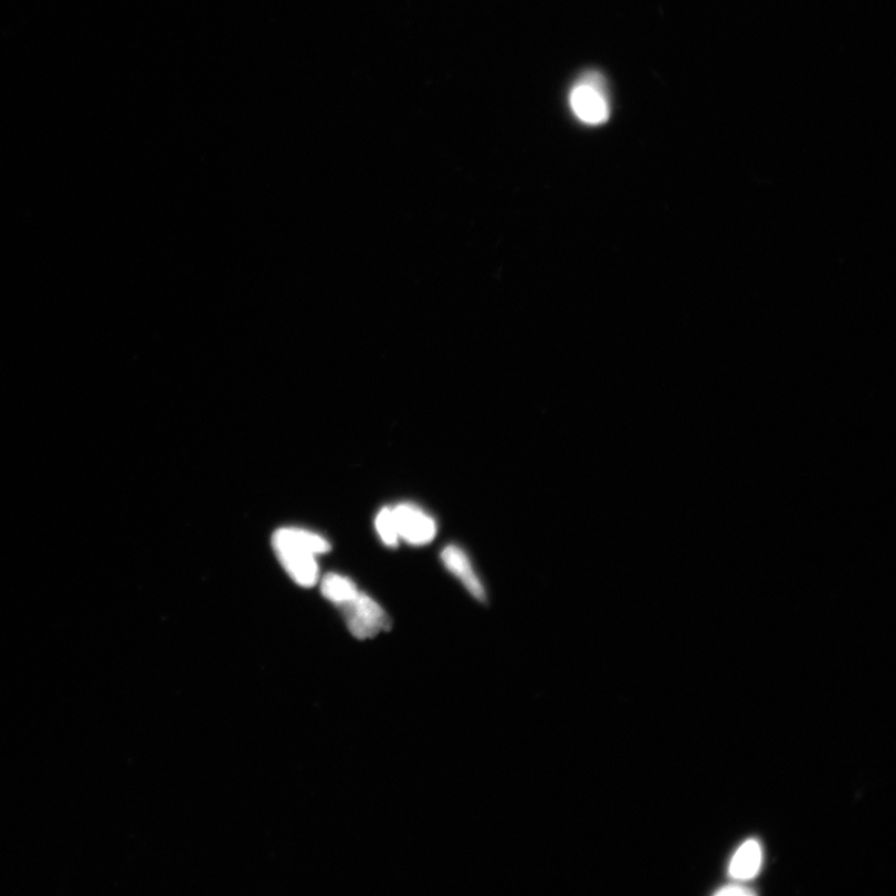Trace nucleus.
<instances>
[{
	"label": "nucleus",
	"mask_w": 896,
	"mask_h": 896,
	"mask_svg": "<svg viewBox=\"0 0 896 896\" xmlns=\"http://www.w3.org/2000/svg\"><path fill=\"white\" fill-rule=\"evenodd\" d=\"M570 107L580 122L588 125L604 124L610 106L605 81L598 73H587L573 87L569 97Z\"/></svg>",
	"instance_id": "f03ea898"
},
{
	"label": "nucleus",
	"mask_w": 896,
	"mask_h": 896,
	"mask_svg": "<svg viewBox=\"0 0 896 896\" xmlns=\"http://www.w3.org/2000/svg\"><path fill=\"white\" fill-rule=\"evenodd\" d=\"M272 545L295 583L302 587L318 583L319 567L315 556L328 554L330 544L327 539L309 530L283 528L275 531Z\"/></svg>",
	"instance_id": "f257e3e1"
},
{
	"label": "nucleus",
	"mask_w": 896,
	"mask_h": 896,
	"mask_svg": "<svg viewBox=\"0 0 896 896\" xmlns=\"http://www.w3.org/2000/svg\"><path fill=\"white\" fill-rule=\"evenodd\" d=\"M442 562L452 575H455L468 590L472 597L485 602L486 592L484 584L481 583L478 576L475 573L474 568L470 562L465 551L456 546H449L442 550Z\"/></svg>",
	"instance_id": "39448f33"
},
{
	"label": "nucleus",
	"mask_w": 896,
	"mask_h": 896,
	"mask_svg": "<svg viewBox=\"0 0 896 896\" xmlns=\"http://www.w3.org/2000/svg\"><path fill=\"white\" fill-rule=\"evenodd\" d=\"M400 539L412 546H426L435 539L438 525L435 519L412 504H401L392 508Z\"/></svg>",
	"instance_id": "20e7f679"
},
{
	"label": "nucleus",
	"mask_w": 896,
	"mask_h": 896,
	"mask_svg": "<svg viewBox=\"0 0 896 896\" xmlns=\"http://www.w3.org/2000/svg\"><path fill=\"white\" fill-rule=\"evenodd\" d=\"M761 863L762 851L760 844L753 840L747 841L734 855L730 864V874L735 879H752L758 871H760Z\"/></svg>",
	"instance_id": "423d86ee"
},
{
	"label": "nucleus",
	"mask_w": 896,
	"mask_h": 896,
	"mask_svg": "<svg viewBox=\"0 0 896 896\" xmlns=\"http://www.w3.org/2000/svg\"><path fill=\"white\" fill-rule=\"evenodd\" d=\"M752 894H753V892L744 888V886H736V885L727 886V888H724V889L718 890L716 893V895H721V896H748V895H752Z\"/></svg>",
	"instance_id": "1a4fd4ad"
},
{
	"label": "nucleus",
	"mask_w": 896,
	"mask_h": 896,
	"mask_svg": "<svg viewBox=\"0 0 896 896\" xmlns=\"http://www.w3.org/2000/svg\"><path fill=\"white\" fill-rule=\"evenodd\" d=\"M321 593L330 602L341 607L356 598L359 590L349 578L330 573L323 579Z\"/></svg>",
	"instance_id": "0eeeda50"
},
{
	"label": "nucleus",
	"mask_w": 896,
	"mask_h": 896,
	"mask_svg": "<svg viewBox=\"0 0 896 896\" xmlns=\"http://www.w3.org/2000/svg\"><path fill=\"white\" fill-rule=\"evenodd\" d=\"M376 526L383 544L389 547L398 546L400 537L392 508L386 507L379 512Z\"/></svg>",
	"instance_id": "6e6552de"
},
{
	"label": "nucleus",
	"mask_w": 896,
	"mask_h": 896,
	"mask_svg": "<svg viewBox=\"0 0 896 896\" xmlns=\"http://www.w3.org/2000/svg\"><path fill=\"white\" fill-rule=\"evenodd\" d=\"M349 630L354 636L368 639L389 628V618L383 609L367 594L358 593L347 604L341 605Z\"/></svg>",
	"instance_id": "7ed1b4c3"
}]
</instances>
